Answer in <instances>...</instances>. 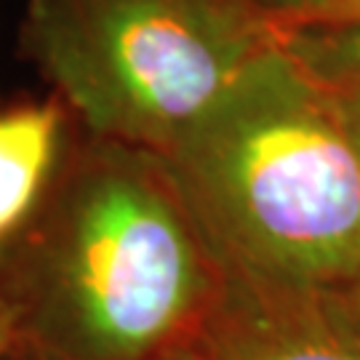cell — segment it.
Instances as JSON below:
<instances>
[{"mask_svg": "<svg viewBox=\"0 0 360 360\" xmlns=\"http://www.w3.org/2000/svg\"><path fill=\"white\" fill-rule=\"evenodd\" d=\"M221 281L166 160L80 129L38 214L0 251V304L27 360L193 349Z\"/></svg>", "mask_w": 360, "mask_h": 360, "instance_id": "6da1fadb", "label": "cell"}, {"mask_svg": "<svg viewBox=\"0 0 360 360\" xmlns=\"http://www.w3.org/2000/svg\"><path fill=\"white\" fill-rule=\"evenodd\" d=\"M160 158L227 278L331 291L360 272V155L334 89L283 40Z\"/></svg>", "mask_w": 360, "mask_h": 360, "instance_id": "7a4b0ae2", "label": "cell"}, {"mask_svg": "<svg viewBox=\"0 0 360 360\" xmlns=\"http://www.w3.org/2000/svg\"><path fill=\"white\" fill-rule=\"evenodd\" d=\"M278 40L251 0H27L19 30L77 129L155 155Z\"/></svg>", "mask_w": 360, "mask_h": 360, "instance_id": "3957f363", "label": "cell"}, {"mask_svg": "<svg viewBox=\"0 0 360 360\" xmlns=\"http://www.w3.org/2000/svg\"><path fill=\"white\" fill-rule=\"evenodd\" d=\"M193 349L206 360H360V331L326 291L262 288L224 275Z\"/></svg>", "mask_w": 360, "mask_h": 360, "instance_id": "277c9868", "label": "cell"}, {"mask_svg": "<svg viewBox=\"0 0 360 360\" xmlns=\"http://www.w3.org/2000/svg\"><path fill=\"white\" fill-rule=\"evenodd\" d=\"M77 136L53 94L0 104V251L38 214Z\"/></svg>", "mask_w": 360, "mask_h": 360, "instance_id": "5b68a950", "label": "cell"}, {"mask_svg": "<svg viewBox=\"0 0 360 360\" xmlns=\"http://www.w3.org/2000/svg\"><path fill=\"white\" fill-rule=\"evenodd\" d=\"M281 40L302 65L328 86L360 80V25L278 27Z\"/></svg>", "mask_w": 360, "mask_h": 360, "instance_id": "8992f818", "label": "cell"}, {"mask_svg": "<svg viewBox=\"0 0 360 360\" xmlns=\"http://www.w3.org/2000/svg\"><path fill=\"white\" fill-rule=\"evenodd\" d=\"M264 16H270L275 27H285L302 22L312 13H318L321 8L339 3V0H251Z\"/></svg>", "mask_w": 360, "mask_h": 360, "instance_id": "52a82bcc", "label": "cell"}, {"mask_svg": "<svg viewBox=\"0 0 360 360\" xmlns=\"http://www.w3.org/2000/svg\"><path fill=\"white\" fill-rule=\"evenodd\" d=\"M331 307L345 318V321L360 331V272H355L349 281H345L342 285H336L331 291H326Z\"/></svg>", "mask_w": 360, "mask_h": 360, "instance_id": "ba28073f", "label": "cell"}, {"mask_svg": "<svg viewBox=\"0 0 360 360\" xmlns=\"http://www.w3.org/2000/svg\"><path fill=\"white\" fill-rule=\"evenodd\" d=\"M336 94V102L342 110V117L347 123V131L352 136V144L360 155V80L352 83H342V86H331Z\"/></svg>", "mask_w": 360, "mask_h": 360, "instance_id": "9c48e42d", "label": "cell"}, {"mask_svg": "<svg viewBox=\"0 0 360 360\" xmlns=\"http://www.w3.org/2000/svg\"><path fill=\"white\" fill-rule=\"evenodd\" d=\"M296 25H360V0H339V3L326 6L318 13L307 16V19L285 27H296Z\"/></svg>", "mask_w": 360, "mask_h": 360, "instance_id": "30bf717a", "label": "cell"}, {"mask_svg": "<svg viewBox=\"0 0 360 360\" xmlns=\"http://www.w3.org/2000/svg\"><path fill=\"white\" fill-rule=\"evenodd\" d=\"M16 349V331H13V318L8 309L0 304V360L8 358Z\"/></svg>", "mask_w": 360, "mask_h": 360, "instance_id": "8fae6325", "label": "cell"}, {"mask_svg": "<svg viewBox=\"0 0 360 360\" xmlns=\"http://www.w3.org/2000/svg\"><path fill=\"white\" fill-rule=\"evenodd\" d=\"M163 360H206L203 355H198L195 349H181V352H174V355H168Z\"/></svg>", "mask_w": 360, "mask_h": 360, "instance_id": "7c38bea8", "label": "cell"}]
</instances>
